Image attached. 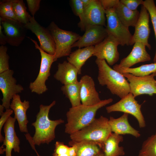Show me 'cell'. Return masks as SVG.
<instances>
[{
  "mask_svg": "<svg viewBox=\"0 0 156 156\" xmlns=\"http://www.w3.org/2000/svg\"><path fill=\"white\" fill-rule=\"evenodd\" d=\"M112 98L101 100L99 103L92 106L81 104L71 107L66 113L67 123L65 132L70 135L79 131L91 123L95 118L98 110L112 103Z\"/></svg>",
  "mask_w": 156,
  "mask_h": 156,
  "instance_id": "1",
  "label": "cell"
},
{
  "mask_svg": "<svg viewBox=\"0 0 156 156\" xmlns=\"http://www.w3.org/2000/svg\"><path fill=\"white\" fill-rule=\"evenodd\" d=\"M55 103L56 101H54L49 105H40L36 121L31 124L35 128V133L32 137L35 145L49 144L55 138V130L57 126L64 122V120L61 119L51 120L49 118L50 110Z\"/></svg>",
  "mask_w": 156,
  "mask_h": 156,
  "instance_id": "2",
  "label": "cell"
},
{
  "mask_svg": "<svg viewBox=\"0 0 156 156\" xmlns=\"http://www.w3.org/2000/svg\"><path fill=\"white\" fill-rule=\"evenodd\" d=\"M98 69V80L99 84L106 86L111 93L121 99L130 92L129 83L121 73L111 68L105 60L96 59Z\"/></svg>",
  "mask_w": 156,
  "mask_h": 156,
  "instance_id": "3",
  "label": "cell"
},
{
  "mask_svg": "<svg viewBox=\"0 0 156 156\" xmlns=\"http://www.w3.org/2000/svg\"><path fill=\"white\" fill-rule=\"evenodd\" d=\"M112 133L109 119L101 116L79 131L70 135L71 140L87 141L98 145L101 149L105 140Z\"/></svg>",
  "mask_w": 156,
  "mask_h": 156,
  "instance_id": "4",
  "label": "cell"
},
{
  "mask_svg": "<svg viewBox=\"0 0 156 156\" xmlns=\"http://www.w3.org/2000/svg\"><path fill=\"white\" fill-rule=\"evenodd\" d=\"M47 28L51 32L55 43L54 62L58 58L68 56L71 53L73 45L81 36L72 31L60 28L53 21L50 23Z\"/></svg>",
  "mask_w": 156,
  "mask_h": 156,
  "instance_id": "5",
  "label": "cell"
},
{
  "mask_svg": "<svg viewBox=\"0 0 156 156\" xmlns=\"http://www.w3.org/2000/svg\"><path fill=\"white\" fill-rule=\"evenodd\" d=\"M34 44L36 49H38L41 55V63L38 75L35 80L29 84V88L32 92L42 94L48 90L45 83L50 75V69L54 62V55L50 54L40 48L36 40L27 37Z\"/></svg>",
  "mask_w": 156,
  "mask_h": 156,
  "instance_id": "6",
  "label": "cell"
},
{
  "mask_svg": "<svg viewBox=\"0 0 156 156\" xmlns=\"http://www.w3.org/2000/svg\"><path fill=\"white\" fill-rule=\"evenodd\" d=\"M105 11L107 22L106 28L108 34L116 39L120 45H130L132 35L129 27L125 26L120 20L114 8Z\"/></svg>",
  "mask_w": 156,
  "mask_h": 156,
  "instance_id": "7",
  "label": "cell"
},
{
  "mask_svg": "<svg viewBox=\"0 0 156 156\" xmlns=\"http://www.w3.org/2000/svg\"><path fill=\"white\" fill-rule=\"evenodd\" d=\"M135 98L132 94L130 92L117 102L107 107L106 109L109 113L120 112L130 114L136 119L139 127L144 128L146 124L141 110V105L138 103Z\"/></svg>",
  "mask_w": 156,
  "mask_h": 156,
  "instance_id": "8",
  "label": "cell"
},
{
  "mask_svg": "<svg viewBox=\"0 0 156 156\" xmlns=\"http://www.w3.org/2000/svg\"><path fill=\"white\" fill-rule=\"evenodd\" d=\"M129 83L130 92L135 98L142 94L150 96L156 94V73L142 77L135 76L129 73L122 74Z\"/></svg>",
  "mask_w": 156,
  "mask_h": 156,
  "instance_id": "9",
  "label": "cell"
},
{
  "mask_svg": "<svg viewBox=\"0 0 156 156\" xmlns=\"http://www.w3.org/2000/svg\"><path fill=\"white\" fill-rule=\"evenodd\" d=\"M83 19L78 24L82 31H85L88 27L94 25H100L106 27L105 11L100 0H92L84 8Z\"/></svg>",
  "mask_w": 156,
  "mask_h": 156,
  "instance_id": "10",
  "label": "cell"
},
{
  "mask_svg": "<svg viewBox=\"0 0 156 156\" xmlns=\"http://www.w3.org/2000/svg\"><path fill=\"white\" fill-rule=\"evenodd\" d=\"M13 70L10 69L0 73V90L3 95L2 105L6 109L10 108V101L15 95L24 90L20 84H17L13 77Z\"/></svg>",
  "mask_w": 156,
  "mask_h": 156,
  "instance_id": "11",
  "label": "cell"
},
{
  "mask_svg": "<svg viewBox=\"0 0 156 156\" xmlns=\"http://www.w3.org/2000/svg\"><path fill=\"white\" fill-rule=\"evenodd\" d=\"M119 45L116 39L108 34L103 40L94 46L93 56L96 57V59L106 60L109 65L112 66L119 59L118 47Z\"/></svg>",
  "mask_w": 156,
  "mask_h": 156,
  "instance_id": "12",
  "label": "cell"
},
{
  "mask_svg": "<svg viewBox=\"0 0 156 156\" xmlns=\"http://www.w3.org/2000/svg\"><path fill=\"white\" fill-rule=\"evenodd\" d=\"M27 30L34 34L38 38L41 49L47 53L54 55L55 44L54 39L49 30L40 25L31 16L29 22L24 25Z\"/></svg>",
  "mask_w": 156,
  "mask_h": 156,
  "instance_id": "13",
  "label": "cell"
},
{
  "mask_svg": "<svg viewBox=\"0 0 156 156\" xmlns=\"http://www.w3.org/2000/svg\"><path fill=\"white\" fill-rule=\"evenodd\" d=\"M0 24L2 26L7 43L13 46L20 45L26 36L27 29L24 25L17 21L1 17Z\"/></svg>",
  "mask_w": 156,
  "mask_h": 156,
  "instance_id": "14",
  "label": "cell"
},
{
  "mask_svg": "<svg viewBox=\"0 0 156 156\" xmlns=\"http://www.w3.org/2000/svg\"><path fill=\"white\" fill-rule=\"evenodd\" d=\"M150 15L146 9L142 5L138 21L135 26V30L132 35L130 45L136 42H141L150 50L151 46L149 43L148 39L150 33L149 27Z\"/></svg>",
  "mask_w": 156,
  "mask_h": 156,
  "instance_id": "15",
  "label": "cell"
},
{
  "mask_svg": "<svg viewBox=\"0 0 156 156\" xmlns=\"http://www.w3.org/2000/svg\"><path fill=\"white\" fill-rule=\"evenodd\" d=\"M106 27L102 25H94L87 28L85 32L80 39L73 45L72 48L83 47L95 46L107 36Z\"/></svg>",
  "mask_w": 156,
  "mask_h": 156,
  "instance_id": "16",
  "label": "cell"
},
{
  "mask_svg": "<svg viewBox=\"0 0 156 156\" xmlns=\"http://www.w3.org/2000/svg\"><path fill=\"white\" fill-rule=\"evenodd\" d=\"M79 82L81 104L92 106L101 101L99 94L96 90L94 81L90 76L84 75L81 77Z\"/></svg>",
  "mask_w": 156,
  "mask_h": 156,
  "instance_id": "17",
  "label": "cell"
},
{
  "mask_svg": "<svg viewBox=\"0 0 156 156\" xmlns=\"http://www.w3.org/2000/svg\"><path fill=\"white\" fill-rule=\"evenodd\" d=\"M16 119L10 116L4 125V139L2 146H5L4 152L5 156H12L11 152L13 149L14 152L19 153L20 151V140L17 136L14 129Z\"/></svg>",
  "mask_w": 156,
  "mask_h": 156,
  "instance_id": "18",
  "label": "cell"
},
{
  "mask_svg": "<svg viewBox=\"0 0 156 156\" xmlns=\"http://www.w3.org/2000/svg\"><path fill=\"white\" fill-rule=\"evenodd\" d=\"M130 53L122 59L119 64L115 65L119 68H130L138 63L150 61L151 57L146 50V46L139 42L135 43Z\"/></svg>",
  "mask_w": 156,
  "mask_h": 156,
  "instance_id": "19",
  "label": "cell"
},
{
  "mask_svg": "<svg viewBox=\"0 0 156 156\" xmlns=\"http://www.w3.org/2000/svg\"><path fill=\"white\" fill-rule=\"evenodd\" d=\"M29 107V102L25 100L21 101L20 96L18 94L15 95L12 98L10 108L14 113V118L17 121L21 132L27 133V124L28 121L26 112Z\"/></svg>",
  "mask_w": 156,
  "mask_h": 156,
  "instance_id": "20",
  "label": "cell"
},
{
  "mask_svg": "<svg viewBox=\"0 0 156 156\" xmlns=\"http://www.w3.org/2000/svg\"><path fill=\"white\" fill-rule=\"evenodd\" d=\"M128 114L124 113L117 118L110 116L109 123L111 131L119 135L130 134L135 138H139L141 135L139 131L130 125L128 120Z\"/></svg>",
  "mask_w": 156,
  "mask_h": 156,
  "instance_id": "21",
  "label": "cell"
},
{
  "mask_svg": "<svg viewBox=\"0 0 156 156\" xmlns=\"http://www.w3.org/2000/svg\"><path fill=\"white\" fill-rule=\"evenodd\" d=\"M77 69L68 62L65 61L58 63L57 70L54 75V78L64 85L75 83L78 81Z\"/></svg>",
  "mask_w": 156,
  "mask_h": 156,
  "instance_id": "22",
  "label": "cell"
},
{
  "mask_svg": "<svg viewBox=\"0 0 156 156\" xmlns=\"http://www.w3.org/2000/svg\"><path fill=\"white\" fill-rule=\"evenodd\" d=\"M123 140L121 135L112 132L105 142L102 150L105 156H122L125 152L119 144Z\"/></svg>",
  "mask_w": 156,
  "mask_h": 156,
  "instance_id": "23",
  "label": "cell"
},
{
  "mask_svg": "<svg viewBox=\"0 0 156 156\" xmlns=\"http://www.w3.org/2000/svg\"><path fill=\"white\" fill-rule=\"evenodd\" d=\"M94 46L79 48L71 53L67 57L68 62L74 66L78 70V74L81 73V68L86 61L93 56Z\"/></svg>",
  "mask_w": 156,
  "mask_h": 156,
  "instance_id": "24",
  "label": "cell"
},
{
  "mask_svg": "<svg viewBox=\"0 0 156 156\" xmlns=\"http://www.w3.org/2000/svg\"><path fill=\"white\" fill-rule=\"evenodd\" d=\"M114 9L118 17L125 26L135 27L140 16L138 11L129 10L120 1Z\"/></svg>",
  "mask_w": 156,
  "mask_h": 156,
  "instance_id": "25",
  "label": "cell"
},
{
  "mask_svg": "<svg viewBox=\"0 0 156 156\" xmlns=\"http://www.w3.org/2000/svg\"><path fill=\"white\" fill-rule=\"evenodd\" d=\"M68 144L71 146H76V156H96L102 151L98 145L91 142H77L70 140Z\"/></svg>",
  "mask_w": 156,
  "mask_h": 156,
  "instance_id": "26",
  "label": "cell"
},
{
  "mask_svg": "<svg viewBox=\"0 0 156 156\" xmlns=\"http://www.w3.org/2000/svg\"><path fill=\"white\" fill-rule=\"evenodd\" d=\"M113 69L121 74L129 73L135 76L142 77L156 73V62L133 68H119L115 65Z\"/></svg>",
  "mask_w": 156,
  "mask_h": 156,
  "instance_id": "27",
  "label": "cell"
},
{
  "mask_svg": "<svg viewBox=\"0 0 156 156\" xmlns=\"http://www.w3.org/2000/svg\"><path fill=\"white\" fill-rule=\"evenodd\" d=\"M61 90L66 96L69 99L71 107H74L81 105L80 98V84L77 81L69 84L64 85L61 88Z\"/></svg>",
  "mask_w": 156,
  "mask_h": 156,
  "instance_id": "28",
  "label": "cell"
},
{
  "mask_svg": "<svg viewBox=\"0 0 156 156\" xmlns=\"http://www.w3.org/2000/svg\"><path fill=\"white\" fill-rule=\"evenodd\" d=\"M13 8L18 22L24 25L29 22L31 16L27 12L23 0H13Z\"/></svg>",
  "mask_w": 156,
  "mask_h": 156,
  "instance_id": "29",
  "label": "cell"
},
{
  "mask_svg": "<svg viewBox=\"0 0 156 156\" xmlns=\"http://www.w3.org/2000/svg\"><path fill=\"white\" fill-rule=\"evenodd\" d=\"M139 153L146 156H156V131L143 142Z\"/></svg>",
  "mask_w": 156,
  "mask_h": 156,
  "instance_id": "30",
  "label": "cell"
},
{
  "mask_svg": "<svg viewBox=\"0 0 156 156\" xmlns=\"http://www.w3.org/2000/svg\"><path fill=\"white\" fill-rule=\"evenodd\" d=\"M13 0H0V17L17 21L13 9Z\"/></svg>",
  "mask_w": 156,
  "mask_h": 156,
  "instance_id": "31",
  "label": "cell"
},
{
  "mask_svg": "<svg viewBox=\"0 0 156 156\" xmlns=\"http://www.w3.org/2000/svg\"><path fill=\"white\" fill-rule=\"evenodd\" d=\"M148 12L152 24L156 41V6L153 0H145L142 5ZM154 62H156V48L153 58Z\"/></svg>",
  "mask_w": 156,
  "mask_h": 156,
  "instance_id": "32",
  "label": "cell"
},
{
  "mask_svg": "<svg viewBox=\"0 0 156 156\" xmlns=\"http://www.w3.org/2000/svg\"><path fill=\"white\" fill-rule=\"evenodd\" d=\"M7 47L5 45L0 46V73L10 69L9 60L10 57L7 53Z\"/></svg>",
  "mask_w": 156,
  "mask_h": 156,
  "instance_id": "33",
  "label": "cell"
},
{
  "mask_svg": "<svg viewBox=\"0 0 156 156\" xmlns=\"http://www.w3.org/2000/svg\"><path fill=\"white\" fill-rule=\"evenodd\" d=\"M70 2L73 12L79 17L80 21H81L84 14V8L81 0H72Z\"/></svg>",
  "mask_w": 156,
  "mask_h": 156,
  "instance_id": "34",
  "label": "cell"
},
{
  "mask_svg": "<svg viewBox=\"0 0 156 156\" xmlns=\"http://www.w3.org/2000/svg\"><path fill=\"white\" fill-rule=\"evenodd\" d=\"M14 112L13 110L10 108L6 109V111L1 115L0 119V142H3L4 137L1 134V130L2 127L4 125L6 122L9 118L11 115Z\"/></svg>",
  "mask_w": 156,
  "mask_h": 156,
  "instance_id": "35",
  "label": "cell"
},
{
  "mask_svg": "<svg viewBox=\"0 0 156 156\" xmlns=\"http://www.w3.org/2000/svg\"><path fill=\"white\" fill-rule=\"evenodd\" d=\"M120 1L129 10L134 11L137 10L139 5H142L144 1L142 0H120Z\"/></svg>",
  "mask_w": 156,
  "mask_h": 156,
  "instance_id": "36",
  "label": "cell"
},
{
  "mask_svg": "<svg viewBox=\"0 0 156 156\" xmlns=\"http://www.w3.org/2000/svg\"><path fill=\"white\" fill-rule=\"evenodd\" d=\"M28 8L32 16H34L40 7V0H27Z\"/></svg>",
  "mask_w": 156,
  "mask_h": 156,
  "instance_id": "37",
  "label": "cell"
},
{
  "mask_svg": "<svg viewBox=\"0 0 156 156\" xmlns=\"http://www.w3.org/2000/svg\"><path fill=\"white\" fill-rule=\"evenodd\" d=\"M69 147L64 143L59 141L56 142L53 155H60L68 153Z\"/></svg>",
  "mask_w": 156,
  "mask_h": 156,
  "instance_id": "38",
  "label": "cell"
},
{
  "mask_svg": "<svg viewBox=\"0 0 156 156\" xmlns=\"http://www.w3.org/2000/svg\"><path fill=\"white\" fill-rule=\"evenodd\" d=\"M105 10L114 8L120 1L119 0H100Z\"/></svg>",
  "mask_w": 156,
  "mask_h": 156,
  "instance_id": "39",
  "label": "cell"
},
{
  "mask_svg": "<svg viewBox=\"0 0 156 156\" xmlns=\"http://www.w3.org/2000/svg\"><path fill=\"white\" fill-rule=\"evenodd\" d=\"M6 43V38L3 31L2 26L0 24V44L1 45H5Z\"/></svg>",
  "mask_w": 156,
  "mask_h": 156,
  "instance_id": "40",
  "label": "cell"
},
{
  "mask_svg": "<svg viewBox=\"0 0 156 156\" xmlns=\"http://www.w3.org/2000/svg\"><path fill=\"white\" fill-rule=\"evenodd\" d=\"M77 153V148L75 145H72L69 147L68 154V156H76Z\"/></svg>",
  "mask_w": 156,
  "mask_h": 156,
  "instance_id": "41",
  "label": "cell"
},
{
  "mask_svg": "<svg viewBox=\"0 0 156 156\" xmlns=\"http://www.w3.org/2000/svg\"><path fill=\"white\" fill-rule=\"evenodd\" d=\"M92 0H81L84 8L87 6L92 1Z\"/></svg>",
  "mask_w": 156,
  "mask_h": 156,
  "instance_id": "42",
  "label": "cell"
},
{
  "mask_svg": "<svg viewBox=\"0 0 156 156\" xmlns=\"http://www.w3.org/2000/svg\"><path fill=\"white\" fill-rule=\"evenodd\" d=\"M4 108V107L2 105H0V115L1 116L4 112L3 111Z\"/></svg>",
  "mask_w": 156,
  "mask_h": 156,
  "instance_id": "43",
  "label": "cell"
},
{
  "mask_svg": "<svg viewBox=\"0 0 156 156\" xmlns=\"http://www.w3.org/2000/svg\"><path fill=\"white\" fill-rule=\"evenodd\" d=\"M53 156H68V153L60 155H53Z\"/></svg>",
  "mask_w": 156,
  "mask_h": 156,
  "instance_id": "44",
  "label": "cell"
},
{
  "mask_svg": "<svg viewBox=\"0 0 156 156\" xmlns=\"http://www.w3.org/2000/svg\"><path fill=\"white\" fill-rule=\"evenodd\" d=\"M96 156H104V155L103 152V151H102L101 152L100 154H98Z\"/></svg>",
  "mask_w": 156,
  "mask_h": 156,
  "instance_id": "45",
  "label": "cell"
},
{
  "mask_svg": "<svg viewBox=\"0 0 156 156\" xmlns=\"http://www.w3.org/2000/svg\"><path fill=\"white\" fill-rule=\"evenodd\" d=\"M35 151V152H36V154H37V155L38 156H41L40 155H39V154H38V152H37V151H36V149L35 148V147L33 149Z\"/></svg>",
  "mask_w": 156,
  "mask_h": 156,
  "instance_id": "46",
  "label": "cell"
},
{
  "mask_svg": "<svg viewBox=\"0 0 156 156\" xmlns=\"http://www.w3.org/2000/svg\"><path fill=\"white\" fill-rule=\"evenodd\" d=\"M138 156H146L142 154L139 153V154L138 155Z\"/></svg>",
  "mask_w": 156,
  "mask_h": 156,
  "instance_id": "47",
  "label": "cell"
},
{
  "mask_svg": "<svg viewBox=\"0 0 156 156\" xmlns=\"http://www.w3.org/2000/svg\"><path fill=\"white\" fill-rule=\"evenodd\" d=\"M155 86H156V83H155Z\"/></svg>",
  "mask_w": 156,
  "mask_h": 156,
  "instance_id": "48",
  "label": "cell"
},
{
  "mask_svg": "<svg viewBox=\"0 0 156 156\" xmlns=\"http://www.w3.org/2000/svg\"></svg>",
  "mask_w": 156,
  "mask_h": 156,
  "instance_id": "49",
  "label": "cell"
}]
</instances>
